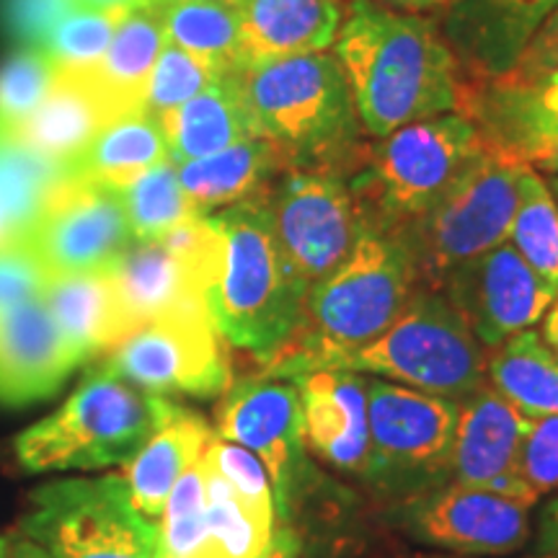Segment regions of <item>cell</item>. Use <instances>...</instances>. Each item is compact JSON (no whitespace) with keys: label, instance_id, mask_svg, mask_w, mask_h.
Returning <instances> with one entry per match:
<instances>
[{"label":"cell","instance_id":"obj_1","mask_svg":"<svg viewBox=\"0 0 558 558\" xmlns=\"http://www.w3.org/2000/svg\"><path fill=\"white\" fill-rule=\"evenodd\" d=\"M333 45L362 130L373 140L458 111V60L432 21L349 0Z\"/></svg>","mask_w":558,"mask_h":558},{"label":"cell","instance_id":"obj_2","mask_svg":"<svg viewBox=\"0 0 558 558\" xmlns=\"http://www.w3.org/2000/svg\"><path fill=\"white\" fill-rule=\"evenodd\" d=\"M418 290L422 282L407 241L365 230L352 254L311 284L298 333L262 362L259 375L295 380L333 354L365 347L407 311Z\"/></svg>","mask_w":558,"mask_h":558},{"label":"cell","instance_id":"obj_3","mask_svg":"<svg viewBox=\"0 0 558 558\" xmlns=\"http://www.w3.org/2000/svg\"><path fill=\"white\" fill-rule=\"evenodd\" d=\"M213 218L222 233V262L205 298L209 318L226 344L267 362L303 324L308 284L279 246L267 192Z\"/></svg>","mask_w":558,"mask_h":558},{"label":"cell","instance_id":"obj_4","mask_svg":"<svg viewBox=\"0 0 558 558\" xmlns=\"http://www.w3.org/2000/svg\"><path fill=\"white\" fill-rule=\"evenodd\" d=\"M254 135L269 140L290 169L347 177L365 140L352 90L333 54H298L239 70Z\"/></svg>","mask_w":558,"mask_h":558},{"label":"cell","instance_id":"obj_5","mask_svg":"<svg viewBox=\"0 0 558 558\" xmlns=\"http://www.w3.org/2000/svg\"><path fill=\"white\" fill-rule=\"evenodd\" d=\"M484 153L478 128L460 111L411 122L365 143L347 171L362 228L407 233Z\"/></svg>","mask_w":558,"mask_h":558},{"label":"cell","instance_id":"obj_6","mask_svg":"<svg viewBox=\"0 0 558 558\" xmlns=\"http://www.w3.org/2000/svg\"><path fill=\"white\" fill-rule=\"evenodd\" d=\"M169 407V399L132 386L104 365L54 414L21 432L16 458L34 473L124 465L148 442Z\"/></svg>","mask_w":558,"mask_h":558},{"label":"cell","instance_id":"obj_7","mask_svg":"<svg viewBox=\"0 0 558 558\" xmlns=\"http://www.w3.org/2000/svg\"><path fill=\"white\" fill-rule=\"evenodd\" d=\"M488 349L439 290H418L380 337L318 362L313 373H360L460 401L486 383Z\"/></svg>","mask_w":558,"mask_h":558},{"label":"cell","instance_id":"obj_8","mask_svg":"<svg viewBox=\"0 0 558 558\" xmlns=\"http://www.w3.org/2000/svg\"><path fill=\"white\" fill-rule=\"evenodd\" d=\"M458 401L367 375L369 452L362 481L378 497H418L450 481Z\"/></svg>","mask_w":558,"mask_h":558},{"label":"cell","instance_id":"obj_9","mask_svg":"<svg viewBox=\"0 0 558 558\" xmlns=\"http://www.w3.org/2000/svg\"><path fill=\"white\" fill-rule=\"evenodd\" d=\"M520 171V163L486 148L452 190L401 233L414 256L422 290H439L452 269L509 241Z\"/></svg>","mask_w":558,"mask_h":558},{"label":"cell","instance_id":"obj_10","mask_svg":"<svg viewBox=\"0 0 558 558\" xmlns=\"http://www.w3.org/2000/svg\"><path fill=\"white\" fill-rule=\"evenodd\" d=\"M24 533L50 558H156L160 530L132 505L122 476L39 488Z\"/></svg>","mask_w":558,"mask_h":558},{"label":"cell","instance_id":"obj_11","mask_svg":"<svg viewBox=\"0 0 558 558\" xmlns=\"http://www.w3.org/2000/svg\"><path fill=\"white\" fill-rule=\"evenodd\" d=\"M458 111L492 153L554 173L558 163V52L527 47L507 73L460 81Z\"/></svg>","mask_w":558,"mask_h":558},{"label":"cell","instance_id":"obj_12","mask_svg":"<svg viewBox=\"0 0 558 558\" xmlns=\"http://www.w3.org/2000/svg\"><path fill=\"white\" fill-rule=\"evenodd\" d=\"M267 207L279 246L308 288L331 275L365 233L341 171H282L267 190Z\"/></svg>","mask_w":558,"mask_h":558},{"label":"cell","instance_id":"obj_13","mask_svg":"<svg viewBox=\"0 0 558 558\" xmlns=\"http://www.w3.org/2000/svg\"><path fill=\"white\" fill-rule=\"evenodd\" d=\"M107 365L153 396L213 399L230 388L222 337L207 308L148 320L111 352Z\"/></svg>","mask_w":558,"mask_h":558},{"label":"cell","instance_id":"obj_14","mask_svg":"<svg viewBox=\"0 0 558 558\" xmlns=\"http://www.w3.org/2000/svg\"><path fill=\"white\" fill-rule=\"evenodd\" d=\"M530 505L458 481L396 501L390 518L411 541L456 556H507L533 533Z\"/></svg>","mask_w":558,"mask_h":558},{"label":"cell","instance_id":"obj_15","mask_svg":"<svg viewBox=\"0 0 558 558\" xmlns=\"http://www.w3.org/2000/svg\"><path fill=\"white\" fill-rule=\"evenodd\" d=\"M215 435L262 460L275 488L277 525H288L305 471L303 409L295 383L267 375L230 383L215 411Z\"/></svg>","mask_w":558,"mask_h":558},{"label":"cell","instance_id":"obj_16","mask_svg":"<svg viewBox=\"0 0 558 558\" xmlns=\"http://www.w3.org/2000/svg\"><path fill=\"white\" fill-rule=\"evenodd\" d=\"M439 292L486 349L533 329L558 300L509 241L452 269Z\"/></svg>","mask_w":558,"mask_h":558},{"label":"cell","instance_id":"obj_17","mask_svg":"<svg viewBox=\"0 0 558 558\" xmlns=\"http://www.w3.org/2000/svg\"><path fill=\"white\" fill-rule=\"evenodd\" d=\"M132 243L120 190L70 177L54 192L32 248L50 275L109 269Z\"/></svg>","mask_w":558,"mask_h":558},{"label":"cell","instance_id":"obj_18","mask_svg":"<svg viewBox=\"0 0 558 558\" xmlns=\"http://www.w3.org/2000/svg\"><path fill=\"white\" fill-rule=\"evenodd\" d=\"M527 416L509 407L486 383L458 401L456 432H452L450 481L465 486L492 488L507 497L535 507L538 497L518 473L520 442Z\"/></svg>","mask_w":558,"mask_h":558},{"label":"cell","instance_id":"obj_19","mask_svg":"<svg viewBox=\"0 0 558 558\" xmlns=\"http://www.w3.org/2000/svg\"><path fill=\"white\" fill-rule=\"evenodd\" d=\"M556 9L558 0H448L442 39L456 54L460 81L507 73Z\"/></svg>","mask_w":558,"mask_h":558},{"label":"cell","instance_id":"obj_20","mask_svg":"<svg viewBox=\"0 0 558 558\" xmlns=\"http://www.w3.org/2000/svg\"><path fill=\"white\" fill-rule=\"evenodd\" d=\"M83 365L45 300L0 311V403L52 396Z\"/></svg>","mask_w":558,"mask_h":558},{"label":"cell","instance_id":"obj_21","mask_svg":"<svg viewBox=\"0 0 558 558\" xmlns=\"http://www.w3.org/2000/svg\"><path fill=\"white\" fill-rule=\"evenodd\" d=\"M292 383L300 390L305 450L331 469L362 478L369 452L367 375L326 369Z\"/></svg>","mask_w":558,"mask_h":558},{"label":"cell","instance_id":"obj_22","mask_svg":"<svg viewBox=\"0 0 558 558\" xmlns=\"http://www.w3.org/2000/svg\"><path fill=\"white\" fill-rule=\"evenodd\" d=\"M114 117V109L90 81L88 70H58L50 94L11 137L39 156L73 169L104 124Z\"/></svg>","mask_w":558,"mask_h":558},{"label":"cell","instance_id":"obj_23","mask_svg":"<svg viewBox=\"0 0 558 558\" xmlns=\"http://www.w3.org/2000/svg\"><path fill=\"white\" fill-rule=\"evenodd\" d=\"M111 275L135 329L171 313L207 308L205 279L160 239L132 241Z\"/></svg>","mask_w":558,"mask_h":558},{"label":"cell","instance_id":"obj_24","mask_svg":"<svg viewBox=\"0 0 558 558\" xmlns=\"http://www.w3.org/2000/svg\"><path fill=\"white\" fill-rule=\"evenodd\" d=\"M41 300L81 362L114 352L135 331L111 267L83 275H52Z\"/></svg>","mask_w":558,"mask_h":558},{"label":"cell","instance_id":"obj_25","mask_svg":"<svg viewBox=\"0 0 558 558\" xmlns=\"http://www.w3.org/2000/svg\"><path fill=\"white\" fill-rule=\"evenodd\" d=\"M248 65L326 52L344 24L341 0H235Z\"/></svg>","mask_w":558,"mask_h":558},{"label":"cell","instance_id":"obj_26","mask_svg":"<svg viewBox=\"0 0 558 558\" xmlns=\"http://www.w3.org/2000/svg\"><path fill=\"white\" fill-rule=\"evenodd\" d=\"M209 437H213V429L207 427L205 418L171 403L148 442L137 450L130 463H124L128 469L122 478L130 488L132 505L145 520H160L171 488L184 476V471L202 458Z\"/></svg>","mask_w":558,"mask_h":558},{"label":"cell","instance_id":"obj_27","mask_svg":"<svg viewBox=\"0 0 558 558\" xmlns=\"http://www.w3.org/2000/svg\"><path fill=\"white\" fill-rule=\"evenodd\" d=\"M288 160L269 140L248 137L213 156L186 160L177 166L179 184L199 215L239 205L243 199L267 192Z\"/></svg>","mask_w":558,"mask_h":558},{"label":"cell","instance_id":"obj_28","mask_svg":"<svg viewBox=\"0 0 558 558\" xmlns=\"http://www.w3.org/2000/svg\"><path fill=\"white\" fill-rule=\"evenodd\" d=\"M158 120L163 124L169 156L177 166L256 137L239 86V70Z\"/></svg>","mask_w":558,"mask_h":558},{"label":"cell","instance_id":"obj_29","mask_svg":"<svg viewBox=\"0 0 558 558\" xmlns=\"http://www.w3.org/2000/svg\"><path fill=\"white\" fill-rule=\"evenodd\" d=\"M70 177L73 169L0 132V251L32 243L54 192Z\"/></svg>","mask_w":558,"mask_h":558},{"label":"cell","instance_id":"obj_30","mask_svg":"<svg viewBox=\"0 0 558 558\" xmlns=\"http://www.w3.org/2000/svg\"><path fill=\"white\" fill-rule=\"evenodd\" d=\"M163 160H171L163 124L148 109H132L104 124L73 163V173L111 190H124Z\"/></svg>","mask_w":558,"mask_h":558},{"label":"cell","instance_id":"obj_31","mask_svg":"<svg viewBox=\"0 0 558 558\" xmlns=\"http://www.w3.org/2000/svg\"><path fill=\"white\" fill-rule=\"evenodd\" d=\"M166 41L169 37L156 11H132L120 19L101 62L88 68L90 81L96 83L117 117L124 111L143 109L148 78Z\"/></svg>","mask_w":558,"mask_h":558},{"label":"cell","instance_id":"obj_32","mask_svg":"<svg viewBox=\"0 0 558 558\" xmlns=\"http://www.w3.org/2000/svg\"><path fill=\"white\" fill-rule=\"evenodd\" d=\"M486 380L522 416H558V357L538 331L514 333L488 349Z\"/></svg>","mask_w":558,"mask_h":558},{"label":"cell","instance_id":"obj_33","mask_svg":"<svg viewBox=\"0 0 558 558\" xmlns=\"http://www.w3.org/2000/svg\"><path fill=\"white\" fill-rule=\"evenodd\" d=\"M166 37L220 73H235L248 65L241 13L222 0H156Z\"/></svg>","mask_w":558,"mask_h":558},{"label":"cell","instance_id":"obj_34","mask_svg":"<svg viewBox=\"0 0 558 558\" xmlns=\"http://www.w3.org/2000/svg\"><path fill=\"white\" fill-rule=\"evenodd\" d=\"M509 243L558 290V199L538 171L522 166L518 186V213H514Z\"/></svg>","mask_w":558,"mask_h":558},{"label":"cell","instance_id":"obj_35","mask_svg":"<svg viewBox=\"0 0 558 558\" xmlns=\"http://www.w3.org/2000/svg\"><path fill=\"white\" fill-rule=\"evenodd\" d=\"M120 199L128 215L132 241H156L179 228L181 222L199 218V213L179 184L177 163L163 160L143 177L120 190Z\"/></svg>","mask_w":558,"mask_h":558},{"label":"cell","instance_id":"obj_36","mask_svg":"<svg viewBox=\"0 0 558 558\" xmlns=\"http://www.w3.org/2000/svg\"><path fill=\"white\" fill-rule=\"evenodd\" d=\"M207 494L205 558H262L275 530L264 527L239 505L226 481L202 458Z\"/></svg>","mask_w":558,"mask_h":558},{"label":"cell","instance_id":"obj_37","mask_svg":"<svg viewBox=\"0 0 558 558\" xmlns=\"http://www.w3.org/2000/svg\"><path fill=\"white\" fill-rule=\"evenodd\" d=\"M158 530L163 558H205L207 494L202 458L171 488Z\"/></svg>","mask_w":558,"mask_h":558},{"label":"cell","instance_id":"obj_38","mask_svg":"<svg viewBox=\"0 0 558 558\" xmlns=\"http://www.w3.org/2000/svg\"><path fill=\"white\" fill-rule=\"evenodd\" d=\"M202 458H205L209 469L226 481L233 497L239 499V505L246 509L251 518L269 530L277 527L275 488H271L267 469H264V463L254 452L241 448V445L228 442V439L213 432Z\"/></svg>","mask_w":558,"mask_h":558},{"label":"cell","instance_id":"obj_39","mask_svg":"<svg viewBox=\"0 0 558 558\" xmlns=\"http://www.w3.org/2000/svg\"><path fill=\"white\" fill-rule=\"evenodd\" d=\"M58 78L45 50H19L0 65V132L13 135L37 111Z\"/></svg>","mask_w":558,"mask_h":558},{"label":"cell","instance_id":"obj_40","mask_svg":"<svg viewBox=\"0 0 558 558\" xmlns=\"http://www.w3.org/2000/svg\"><path fill=\"white\" fill-rule=\"evenodd\" d=\"M226 75L230 73H220V70L207 65L205 60L181 50L173 41H166L148 78L143 109H148L156 117L169 114V111L179 109L181 104L194 99V96L220 78H226Z\"/></svg>","mask_w":558,"mask_h":558},{"label":"cell","instance_id":"obj_41","mask_svg":"<svg viewBox=\"0 0 558 558\" xmlns=\"http://www.w3.org/2000/svg\"><path fill=\"white\" fill-rule=\"evenodd\" d=\"M120 13L75 9L60 21L52 32L45 52L58 65V70H88L96 68L109 50V41L114 37Z\"/></svg>","mask_w":558,"mask_h":558},{"label":"cell","instance_id":"obj_42","mask_svg":"<svg viewBox=\"0 0 558 558\" xmlns=\"http://www.w3.org/2000/svg\"><path fill=\"white\" fill-rule=\"evenodd\" d=\"M75 9V0H0V32L21 50H45L60 21Z\"/></svg>","mask_w":558,"mask_h":558},{"label":"cell","instance_id":"obj_43","mask_svg":"<svg viewBox=\"0 0 558 558\" xmlns=\"http://www.w3.org/2000/svg\"><path fill=\"white\" fill-rule=\"evenodd\" d=\"M518 473L538 499L558 492V416L527 418Z\"/></svg>","mask_w":558,"mask_h":558},{"label":"cell","instance_id":"obj_44","mask_svg":"<svg viewBox=\"0 0 558 558\" xmlns=\"http://www.w3.org/2000/svg\"><path fill=\"white\" fill-rule=\"evenodd\" d=\"M50 277V269L41 264L32 243L0 251V311L39 300Z\"/></svg>","mask_w":558,"mask_h":558},{"label":"cell","instance_id":"obj_45","mask_svg":"<svg viewBox=\"0 0 558 558\" xmlns=\"http://www.w3.org/2000/svg\"><path fill=\"white\" fill-rule=\"evenodd\" d=\"M535 548L541 556L558 558V497L543 505L535 522Z\"/></svg>","mask_w":558,"mask_h":558},{"label":"cell","instance_id":"obj_46","mask_svg":"<svg viewBox=\"0 0 558 558\" xmlns=\"http://www.w3.org/2000/svg\"><path fill=\"white\" fill-rule=\"evenodd\" d=\"M262 558H300V541L290 525H277Z\"/></svg>","mask_w":558,"mask_h":558},{"label":"cell","instance_id":"obj_47","mask_svg":"<svg viewBox=\"0 0 558 558\" xmlns=\"http://www.w3.org/2000/svg\"><path fill=\"white\" fill-rule=\"evenodd\" d=\"M81 9L90 11H107V13H132V11H150L156 0H75Z\"/></svg>","mask_w":558,"mask_h":558},{"label":"cell","instance_id":"obj_48","mask_svg":"<svg viewBox=\"0 0 558 558\" xmlns=\"http://www.w3.org/2000/svg\"><path fill=\"white\" fill-rule=\"evenodd\" d=\"M527 47H538V50H556L558 52V9L550 13L546 24L541 26V32L535 34L533 41Z\"/></svg>","mask_w":558,"mask_h":558},{"label":"cell","instance_id":"obj_49","mask_svg":"<svg viewBox=\"0 0 558 558\" xmlns=\"http://www.w3.org/2000/svg\"><path fill=\"white\" fill-rule=\"evenodd\" d=\"M388 5H393L396 11H403V13H432V11H439L442 13L445 3L448 0H386Z\"/></svg>","mask_w":558,"mask_h":558},{"label":"cell","instance_id":"obj_50","mask_svg":"<svg viewBox=\"0 0 558 558\" xmlns=\"http://www.w3.org/2000/svg\"><path fill=\"white\" fill-rule=\"evenodd\" d=\"M541 337L550 349H554L556 357H558V300L554 305H550L546 316H543V333H541Z\"/></svg>","mask_w":558,"mask_h":558},{"label":"cell","instance_id":"obj_51","mask_svg":"<svg viewBox=\"0 0 558 558\" xmlns=\"http://www.w3.org/2000/svg\"><path fill=\"white\" fill-rule=\"evenodd\" d=\"M9 558H50V556H47L45 550H41L39 546H34V543H32L29 538H24V541L19 543L16 548L11 550Z\"/></svg>","mask_w":558,"mask_h":558},{"label":"cell","instance_id":"obj_52","mask_svg":"<svg viewBox=\"0 0 558 558\" xmlns=\"http://www.w3.org/2000/svg\"><path fill=\"white\" fill-rule=\"evenodd\" d=\"M0 558H9V541L0 538Z\"/></svg>","mask_w":558,"mask_h":558},{"label":"cell","instance_id":"obj_53","mask_svg":"<svg viewBox=\"0 0 558 558\" xmlns=\"http://www.w3.org/2000/svg\"><path fill=\"white\" fill-rule=\"evenodd\" d=\"M550 190H554V194H556V199H558V173H554V177H550Z\"/></svg>","mask_w":558,"mask_h":558},{"label":"cell","instance_id":"obj_54","mask_svg":"<svg viewBox=\"0 0 558 558\" xmlns=\"http://www.w3.org/2000/svg\"><path fill=\"white\" fill-rule=\"evenodd\" d=\"M530 558H548V556H541V554H535V556H530Z\"/></svg>","mask_w":558,"mask_h":558},{"label":"cell","instance_id":"obj_55","mask_svg":"<svg viewBox=\"0 0 558 558\" xmlns=\"http://www.w3.org/2000/svg\"><path fill=\"white\" fill-rule=\"evenodd\" d=\"M222 3H235V0H222Z\"/></svg>","mask_w":558,"mask_h":558},{"label":"cell","instance_id":"obj_56","mask_svg":"<svg viewBox=\"0 0 558 558\" xmlns=\"http://www.w3.org/2000/svg\"><path fill=\"white\" fill-rule=\"evenodd\" d=\"M429 558H439V556H429ZM450 558H460V556H450Z\"/></svg>","mask_w":558,"mask_h":558},{"label":"cell","instance_id":"obj_57","mask_svg":"<svg viewBox=\"0 0 558 558\" xmlns=\"http://www.w3.org/2000/svg\"><path fill=\"white\" fill-rule=\"evenodd\" d=\"M156 558H163V554H160V550H158V556Z\"/></svg>","mask_w":558,"mask_h":558},{"label":"cell","instance_id":"obj_58","mask_svg":"<svg viewBox=\"0 0 558 558\" xmlns=\"http://www.w3.org/2000/svg\"><path fill=\"white\" fill-rule=\"evenodd\" d=\"M554 173H558V163H556V169H554Z\"/></svg>","mask_w":558,"mask_h":558}]
</instances>
